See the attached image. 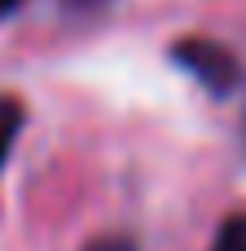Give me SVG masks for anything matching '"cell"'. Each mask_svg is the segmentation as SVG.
<instances>
[{
    "instance_id": "1",
    "label": "cell",
    "mask_w": 246,
    "mask_h": 251,
    "mask_svg": "<svg viewBox=\"0 0 246 251\" xmlns=\"http://www.w3.org/2000/svg\"><path fill=\"white\" fill-rule=\"evenodd\" d=\"M172 62L180 71H189L211 97H233L242 84V62L229 44L207 40V35H180L172 44Z\"/></svg>"
},
{
    "instance_id": "2",
    "label": "cell",
    "mask_w": 246,
    "mask_h": 251,
    "mask_svg": "<svg viewBox=\"0 0 246 251\" xmlns=\"http://www.w3.org/2000/svg\"><path fill=\"white\" fill-rule=\"evenodd\" d=\"M22 128H26V101L13 93H0V176L9 168V154L22 137Z\"/></svg>"
},
{
    "instance_id": "3",
    "label": "cell",
    "mask_w": 246,
    "mask_h": 251,
    "mask_svg": "<svg viewBox=\"0 0 246 251\" xmlns=\"http://www.w3.org/2000/svg\"><path fill=\"white\" fill-rule=\"evenodd\" d=\"M211 251H246V212L229 216V221L216 229V243H211Z\"/></svg>"
},
{
    "instance_id": "4",
    "label": "cell",
    "mask_w": 246,
    "mask_h": 251,
    "mask_svg": "<svg viewBox=\"0 0 246 251\" xmlns=\"http://www.w3.org/2000/svg\"><path fill=\"white\" fill-rule=\"evenodd\" d=\"M84 251H141V247H136L132 234H97Z\"/></svg>"
},
{
    "instance_id": "5",
    "label": "cell",
    "mask_w": 246,
    "mask_h": 251,
    "mask_svg": "<svg viewBox=\"0 0 246 251\" xmlns=\"http://www.w3.org/2000/svg\"><path fill=\"white\" fill-rule=\"evenodd\" d=\"M57 4H62V13L84 18V13H101V9H110L114 0H57Z\"/></svg>"
},
{
    "instance_id": "6",
    "label": "cell",
    "mask_w": 246,
    "mask_h": 251,
    "mask_svg": "<svg viewBox=\"0 0 246 251\" xmlns=\"http://www.w3.org/2000/svg\"><path fill=\"white\" fill-rule=\"evenodd\" d=\"M18 9H22V0H0V22H4L9 13H18Z\"/></svg>"
},
{
    "instance_id": "7",
    "label": "cell",
    "mask_w": 246,
    "mask_h": 251,
    "mask_svg": "<svg viewBox=\"0 0 246 251\" xmlns=\"http://www.w3.org/2000/svg\"><path fill=\"white\" fill-rule=\"evenodd\" d=\"M242 146H246V124H242Z\"/></svg>"
}]
</instances>
